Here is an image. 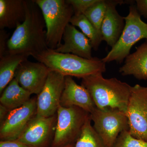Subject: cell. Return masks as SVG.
I'll return each mask as SVG.
<instances>
[{
	"instance_id": "obj_14",
	"label": "cell",
	"mask_w": 147,
	"mask_h": 147,
	"mask_svg": "<svg viewBox=\"0 0 147 147\" xmlns=\"http://www.w3.org/2000/svg\"><path fill=\"white\" fill-rule=\"evenodd\" d=\"M60 104L64 108L76 106L90 114L96 108L88 90L76 84L69 76H65Z\"/></svg>"
},
{
	"instance_id": "obj_26",
	"label": "cell",
	"mask_w": 147,
	"mask_h": 147,
	"mask_svg": "<svg viewBox=\"0 0 147 147\" xmlns=\"http://www.w3.org/2000/svg\"><path fill=\"white\" fill-rule=\"evenodd\" d=\"M135 1L139 14L147 19V0H136Z\"/></svg>"
},
{
	"instance_id": "obj_22",
	"label": "cell",
	"mask_w": 147,
	"mask_h": 147,
	"mask_svg": "<svg viewBox=\"0 0 147 147\" xmlns=\"http://www.w3.org/2000/svg\"><path fill=\"white\" fill-rule=\"evenodd\" d=\"M107 9V2L105 0H98L84 13L92 25L100 32L101 25Z\"/></svg>"
},
{
	"instance_id": "obj_3",
	"label": "cell",
	"mask_w": 147,
	"mask_h": 147,
	"mask_svg": "<svg viewBox=\"0 0 147 147\" xmlns=\"http://www.w3.org/2000/svg\"><path fill=\"white\" fill-rule=\"evenodd\" d=\"M45 64L51 71L67 76L83 78L106 71L105 63L102 59H85L71 54L58 53L47 49L34 57Z\"/></svg>"
},
{
	"instance_id": "obj_24",
	"label": "cell",
	"mask_w": 147,
	"mask_h": 147,
	"mask_svg": "<svg viewBox=\"0 0 147 147\" xmlns=\"http://www.w3.org/2000/svg\"><path fill=\"white\" fill-rule=\"evenodd\" d=\"M98 0H66L72 6L74 15L84 14Z\"/></svg>"
},
{
	"instance_id": "obj_18",
	"label": "cell",
	"mask_w": 147,
	"mask_h": 147,
	"mask_svg": "<svg viewBox=\"0 0 147 147\" xmlns=\"http://www.w3.org/2000/svg\"><path fill=\"white\" fill-rule=\"evenodd\" d=\"M31 95L13 78L2 93L0 102L11 111L21 107L28 102L31 98Z\"/></svg>"
},
{
	"instance_id": "obj_17",
	"label": "cell",
	"mask_w": 147,
	"mask_h": 147,
	"mask_svg": "<svg viewBox=\"0 0 147 147\" xmlns=\"http://www.w3.org/2000/svg\"><path fill=\"white\" fill-rule=\"evenodd\" d=\"M119 71L123 76L132 75L138 80H147V41L127 57Z\"/></svg>"
},
{
	"instance_id": "obj_10",
	"label": "cell",
	"mask_w": 147,
	"mask_h": 147,
	"mask_svg": "<svg viewBox=\"0 0 147 147\" xmlns=\"http://www.w3.org/2000/svg\"><path fill=\"white\" fill-rule=\"evenodd\" d=\"M37 98H31L26 103L9 113L1 124V141H13L18 139L32 119L36 115Z\"/></svg>"
},
{
	"instance_id": "obj_2",
	"label": "cell",
	"mask_w": 147,
	"mask_h": 147,
	"mask_svg": "<svg viewBox=\"0 0 147 147\" xmlns=\"http://www.w3.org/2000/svg\"><path fill=\"white\" fill-rule=\"evenodd\" d=\"M96 108L117 109L126 113L132 87L116 78L105 79L98 73L82 79Z\"/></svg>"
},
{
	"instance_id": "obj_15",
	"label": "cell",
	"mask_w": 147,
	"mask_h": 147,
	"mask_svg": "<svg viewBox=\"0 0 147 147\" xmlns=\"http://www.w3.org/2000/svg\"><path fill=\"white\" fill-rule=\"evenodd\" d=\"M62 40L63 43L55 51L73 54L89 59L93 58L92 55V47L89 39L71 24H69L66 28Z\"/></svg>"
},
{
	"instance_id": "obj_16",
	"label": "cell",
	"mask_w": 147,
	"mask_h": 147,
	"mask_svg": "<svg viewBox=\"0 0 147 147\" xmlns=\"http://www.w3.org/2000/svg\"><path fill=\"white\" fill-rule=\"evenodd\" d=\"M24 0H0V29H16L25 21Z\"/></svg>"
},
{
	"instance_id": "obj_8",
	"label": "cell",
	"mask_w": 147,
	"mask_h": 147,
	"mask_svg": "<svg viewBox=\"0 0 147 147\" xmlns=\"http://www.w3.org/2000/svg\"><path fill=\"white\" fill-rule=\"evenodd\" d=\"M126 115L130 134L147 142V87H132Z\"/></svg>"
},
{
	"instance_id": "obj_1",
	"label": "cell",
	"mask_w": 147,
	"mask_h": 147,
	"mask_svg": "<svg viewBox=\"0 0 147 147\" xmlns=\"http://www.w3.org/2000/svg\"><path fill=\"white\" fill-rule=\"evenodd\" d=\"M25 3L26 18L9 38L6 54L34 57L48 49L46 25L42 12L34 0H25Z\"/></svg>"
},
{
	"instance_id": "obj_7",
	"label": "cell",
	"mask_w": 147,
	"mask_h": 147,
	"mask_svg": "<svg viewBox=\"0 0 147 147\" xmlns=\"http://www.w3.org/2000/svg\"><path fill=\"white\" fill-rule=\"evenodd\" d=\"M90 117L95 130L106 147H112L121 132L129 130L126 113L117 109L96 108Z\"/></svg>"
},
{
	"instance_id": "obj_4",
	"label": "cell",
	"mask_w": 147,
	"mask_h": 147,
	"mask_svg": "<svg viewBox=\"0 0 147 147\" xmlns=\"http://www.w3.org/2000/svg\"><path fill=\"white\" fill-rule=\"evenodd\" d=\"M45 21L48 49L55 50L61 44L66 28L74 14L66 0H34Z\"/></svg>"
},
{
	"instance_id": "obj_28",
	"label": "cell",
	"mask_w": 147,
	"mask_h": 147,
	"mask_svg": "<svg viewBox=\"0 0 147 147\" xmlns=\"http://www.w3.org/2000/svg\"><path fill=\"white\" fill-rule=\"evenodd\" d=\"M10 111L3 105L0 104V123L1 124L5 120Z\"/></svg>"
},
{
	"instance_id": "obj_5",
	"label": "cell",
	"mask_w": 147,
	"mask_h": 147,
	"mask_svg": "<svg viewBox=\"0 0 147 147\" xmlns=\"http://www.w3.org/2000/svg\"><path fill=\"white\" fill-rule=\"evenodd\" d=\"M124 18L125 25L119 39L102 59L105 63L114 61L121 63L133 45L142 39L147 40V24L142 21L136 6H130L128 15Z\"/></svg>"
},
{
	"instance_id": "obj_29",
	"label": "cell",
	"mask_w": 147,
	"mask_h": 147,
	"mask_svg": "<svg viewBox=\"0 0 147 147\" xmlns=\"http://www.w3.org/2000/svg\"><path fill=\"white\" fill-rule=\"evenodd\" d=\"M74 144H69L63 147H73Z\"/></svg>"
},
{
	"instance_id": "obj_23",
	"label": "cell",
	"mask_w": 147,
	"mask_h": 147,
	"mask_svg": "<svg viewBox=\"0 0 147 147\" xmlns=\"http://www.w3.org/2000/svg\"><path fill=\"white\" fill-rule=\"evenodd\" d=\"M112 147H147V142L135 138L128 130L121 132Z\"/></svg>"
},
{
	"instance_id": "obj_12",
	"label": "cell",
	"mask_w": 147,
	"mask_h": 147,
	"mask_svg": "<svg viewBox=\"0 0 147 147\" xmlns=\"http://www.w3.org/2000/svg\"><path fill=\"white\" fill-rule=\"evenodd\" d=\"M57 117H38L32 119L16 140L32 147H45L52 135Z\"/></svg>"
},
{
	"instance_id": "obj_27",
	"label": "cell",
	"mask_w": 147,
	"mask_h": 147,
	"mask_svg": "<svg viewBox=\"0 0 147 147\" xmlns=\"http://www.w3.org/2000/svg\"><path fill=\"white\" fill-rule=\"evenodd\" d=\"M0 147H32L18 140L1 141Z\"/></svg>"
},
{
	"instance_id": "obj_9",
	"label": "cell",
	"mask_w": 147,
	"mask_h": 147,
	"mask_svg": "<svg viewBox=\"0 0 147 147\" xmlns=\"http://www.w3.org/2000/svg\"><path fill=\"white\" fill-rule=\"evenodd\" d=\"M65 76L50 70L43 88L37 97L36 115L48 117L55 115L60 105Z\"/></svg>"
},
{
	"instance_id": "obj_20",
	"label": "cell",
	"mask_w": 147,
	"mask_h": 147,
	"mask_svg": "<svg viewBox=\"0 0 147 147\" xmlns=\"http://www.w3.org/2000/svg\"><path fill=\"white\" fill-rule=\"evenodd\" d=\"M70 24L74 26L79 27L82 32L89 39L92 49L95 51L98 50L103 40L101 32L95 28L84 14H74Z\"/></svg>"
},
{
	"instance_id": "obj_19",
	"label": "cell",
	"mask_w": 147,
	"mask_h": 147,
	"mask_svg": "<svg viewBox=\"0 0 147 147\" xmlns=\"http://www.w3.org/2000/svg\"><path fill=\"white\" fill-rule=\"evenodd\" d=\"M28 57L25 55L6 54L0 58V93L14 78L18 67Z\"/></svg>"
},
{
	"instance_id": "obj_13",
	"label": "cell",
	"mask_w": 147,
	"mask_h": 147,
	"mask_svg": "<svg viewBox=\"0 0 147 147\" xmlns=\"http://www.w3.org/2000/svg\"><path fill=\"white\" fill-rule=\"evenodd\" d=\"M107 9L100 28L102 40L111 47L115 45L123 31L125 21L116 9L118 4L132 3V1H106Z\"/></svg>"
},
{
	"instance_id": "obj_11",
	"label": "cell",
	"mask_w": 147,
	"mask_h": 147,
	"mask_svg": "<svg viewBox=\"0 0 147 147\" xmlns=\"http://www.w3.org/2000/svg\"><path fill=\"white\" fill-rule=\"evenodd\" d=\"M50 70L42 63L24 61L16 69L14 78L31 94L38 95L43 88Z\"/></svg>"
},
{
	"instance_id": "obj_25",
	"label": "cell",
	"mask_w": 147,
	"mask_h": 147,
	"mask_svg": "<svg viewBox=\"0 0 147 147\" xmlns=\"http://www.w3.org/2000/svg\"><path fill=\"white\" fill-rule=\"evenodd\" d=\"M9 34L4 30H0V58L5 55L7 53V43Z\"/></svg>"
},
{
	"instance_id": "obj_6",
	"label": "cell",
	"mask_w": 147,
	"mask_h": 147,
	"mask_svg": "<svg viewBox=\"0 0 147 147\" xmlns=\"http://www.w3.org/2000/svg\"><path fill=\"white\" fill-rule=\"evenodd\" d=\"M90 117V113L79 107L64 108L60 105L57 111V125L52 147L74 144Z\"/></svg>"
},
{
	"instance_id": "obj_21",
	"label": "cell",
	"mask_w": 147,
	"mask_h": 147,
	"mask_svg": "<svg viewBox=\"0 0 147 147\" xmlns=\"http://www.w3.org/2000/svg\"><path fill=\"white\" fill-rule=\"evenodd\" d=\"M90 117L84 125L73 147H106L92 125Z\"/></svg>"
}]
</instances>
